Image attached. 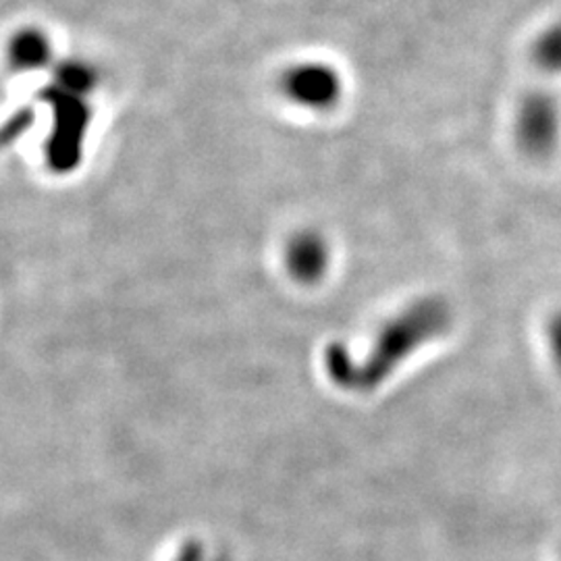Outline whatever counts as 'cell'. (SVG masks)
Instances as JSON below:
<instances>
[{
    "mask_svg": "<svg viewBox=\"0 0 561 561\" xmlns=\"http://www.w3.org/2000/svg\"><path fill=\"white\" fill-rule=\"evenodd\" d=\"M451 322V310L442 298H422L403 308L396 319L382 327L370 354L362 364H354L345 356L343 347L329 350L331 375L354 387H366L382 381V377L393 370L405 356L416 352L422 343L442 335Z\"/></svg>",
    "mask_w": 561,
    "mask_h": 561,
    "instance_id": "obj_1",
    "label": "cell"
},
{
    "mask_svg": "<svg viewBox=\"0 0 561 561\" xmlns=\"http://www.w3.org/2000/svg\"><path fill=\"white\" fill-rule=\"evenodd\" d=\"M280 92L287 101L310 111H327L335 106L343 92L340 73L324 62H300L287 67L280 76Z\"/></svg>",
    "mask_w": 561,
    "mask_h": 561,
    "instance_id": "obj_2",
    "label": "cell"
},
{
    "mask_svg": "<svg viewBox=\"0 0 561 561\" xmlns=\"http://www.w3.org/2000/svg\"><path fill=\"white\" fill-rule=\"evenodd\" d=\"M283 259L294 279L300 280L304 285H314L329 271L331 248L319 231L306 229L287 241Z\"/></svg>",
    "mask_w": 561,
    "mask_h": 561,
    "instance_id": "obj_3",
    "label": "cell"
},
{
    "mask_svg": "<svg viewBox=\"0 0 561 561\" xmlns=\"http://www.w3.org/2000/svg\"><path fill=\"white\" fill-rule=\"evenodd\" d=\"M558 134V113L553 102L545 94H533L522 102L518 113V140L522 146L533 152L542 154L551 148Z\"/></svg>",
    "mask_w": 561,
    "mask_h": 561,
    "instance_id": "obj_4",
    "label": "cell"
},
{
    "mask_svg": "<svg viewBox=\"0 0 561 561\" xmlns=\"http://www.w3.org/2000/svg\"><path fill=\"white\" fill-rule=\"evenodd\" d=\"M537 60L547 69H561V27L547 32L539 41Z\"/></svg>",
    "mask_w": 561,
    "mask_h": 561,
    "instance_id": "obj_5",
    "label": "cell"
},
{
    "mask_svg": "<svg viewBox=\"0 0 561 561\" xmlns=\"http://www.w3.org/2000/svg\"><path fill=\"white\" fill-rule=\"evenodd\" d=\"M551 350H553L556 362L560 364L561 368V317L551 324Z\"/></svg>",
    "mask_w": 561,
    "mask_h": 561,
    "instance_id": "obj_6",
    "label": "cell"
}]
</instances>
